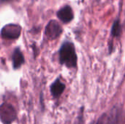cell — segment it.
<instances>
[{
    "instance_id": "cell-11",
    "label": "cell",
    "mask_w": 125,
    "mask_h": 124,
    "mask_svg": "<svg viewBox=\"0 0 125 124\" xmlns=\"http://www.w3.org/2000/svg\"><path fill=\"white\" fill-rule=\"evenodd\" d=\"M10 1V0H0L1 2H4V1Z\"/></svg>"
},
{
    "instance_id": "cell-8",
    "label": "cell",
    "mask_w": 125,
    "mask_h": 124,
    "mask_svg": "<svg viewBox=\"0 0 125 124\" xmlns=\"http://www.w3.org/2000/svg\"><path fill=\"white\" fill-rule=\"evenodd\" d=\"M12 61L14 69H18L24 63V57L18 48H16L12 55Z\"/></svg>"
},
{
    "instance_id": "cell-9",
    "label": "cell",
    "mask_w": 125,
    "mask_h": 124,
    "mask_svg": "<svg viewBox=\"0 0 125 124\" xmlns=\"http://www.w3.org/2000/svg\"><path fill=\"white\" fill-rule=\"evenodd\" d=\"M121 32H122V26L120 24V20H119V19H116L112 25L111 35L113 37H117L120 36Z\"/></svg>"
},
{
    "instance_id": "cell-7",
    "label": "cell",
    "mask_w": 125,
    "mask_h": 124,
    "mask_svg": "<svg viewBox=\"0 0 125 124\" xmlns=\"http://www.w3.org/2000/svg\"><path fill=\"white\" fill-rule=\"evenodd\" d=\"M65 84H64L59 78H57L51 86L50 91L51 94L54 99H58L63 94L64 91L65 90Z\"/></svg>"
},
{
    "instance_id": "cell-5",
    "label": "cell",
    "mask_w": 125,
    "mask_h": 124,
    "mask_svg": "<svg viewBox=\"0 0 125 124\" xmlns=\"http://www.w3.org/2000/svg\"><path fill=\"white\" fill-rule=\"evenodd\" d=\"M45 33L49 39H55L62 33V28L56 20H51L46 26Z\"/></svg>"
},
{
    "instance_id": "cell-6",
    "label": "cell",
    "mask_w": 125,
    "mask_h": 124,
    "mask_svg": "<svg viewBox=\"0 0 125 124\" xmlns=\"http://www.w3.org/2000/svg\"><path fill=\"white\" fill-rule=\"evenodd\" d=\"M57 17L63 23H67L73 19L74 14L72 8L69 5H66L57 12Z\"/></svg>"
},
{
    "instance_id": "cell-2",
    "label": "cell",
    "mask_w": 125,
    "mask_h": 124,
    "mask_svg": "<svg viewBox=\"0 0 125 124\" xmlns=\"http://www.w3.org/2000/svg\"><path fill=\"white\" fill-rule=\"evenodd\" d=\"M17 119V112L10 103L4 102L0 105V121L3 124H12Z\"/></svg>"
},
{
    "instance_id": "cell-4",
    "label": "cell",
    "mask_w": 125,
    "mask_h": 124,
    "mask_svg": "<svg viewBox=\"0 0 125 124\" xmlns=\"http://www.w3.org/2000/svg\"><path fill=\"white\" fill-rule=\"evenodd\" d=\"M21 33V28L18 24L9 23L4 26L1 31V36L6 39H18Z\"/></svg>"
},
{
    "instance_id": "cell-10",
    "label": "cell",
    "mask_w": 125,
    "mask_h": 124,
    "mask_svg": "<svg viewBox=\"0 0 125 124\" xmlns=\"http://www.w3.org/2000/svg\"><path fill=\"white\" fill-rule=\"evenodd\" d=\"M85 124V119H84V109L83 107H81L78 113V115L74 121L73 124Z\"/></svg>"
},
{
    "instance_id": "cell-3",
    "label": "cell",
    "mask_w": 125,
    "mask_h": 124,
    "mask_svg": "<svg viewBox=\"0 0 125 124\" xmlns=\"http://www.w3.org/2000/svg\"><path fill=\"white\" fill-rule=\"evenodd\" d=\"M125 119V111L120 107H114L106 113V124H124Z\"/></svg>"
},
{
    "instance_id": "cell-1",
    "label": "cell",
    "mask_w": 125,
    "mask_h": 124,
    "mask_svg": "<svg viewBox=\"0 0 125 124\" xmlns=\"http://www.w3.org/2000/svg\"><path fill=\"white\" fill-rule=\"evenodd\" d=\"M77 55L73 43L64 42L59 50V61L68 68H75L77 66Z\"/></svg>"
}]
</instances>
